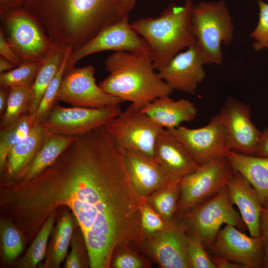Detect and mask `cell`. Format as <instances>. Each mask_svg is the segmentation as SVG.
<instances>
[{"instance_id": "obj_1", "label": "cell", "mask_w": 268, "mask_h": 268, "mask_svg": "<svg viewBox=\"0 0 268 268\" xmlns=\"http://www.w3.org/2000/svg\"><path fill=\"white\" fill-rule=\"evenodd\" d=\"M122 149L104 126L76 139L31 180L4 190L6 210L25 236L66 206L75 218L91 268H109L115 251L144 238L140 206Z\"/></svg>"}, {"instance_id": "obj_2", "label": "cell", "mask_w": 268, "mask_h": 268, "mask_svg": "<svg viewBox=\"0 0 268 268\" xmlns=\"http://www.w3.org/2000/svg\"><path fill=\"white\" fill-rule=\"evenodd\" d=\"M120 0H25L23 7L57 47L76 50L126 17Z\"/></svg>"}, {"instance_id": "obj_3", "label": "cell", "mask_w": 268, "mask_h": 268, "mask_svg": "<svg viewBox=\"0 0 268 268\" xmlns=\"http://www.w3.org/2000/svg\"><path fill=\"white\" fill-rule=\"evenodd\" d=\"M110 75L99 86L105 92L142 108L174 92L155 71L150 52H115L105 62Z\"/></svg>"}, {"instance_id": "obj_4", "label": "cell", "mask_w": 268, "mask_h": 268, "mask_svg": "<svg viewBox=\"0 0 268 268\" xmlns=\"http://www.w3.org/2000/svg\"><path fill=\"white\" fill-rule=\"evenodd\" d=\"M192 2L170 4L153 18H141L131 23L149 45L155 69L165 66L178 52L197 43L192 30Z\"/></svg>"}, {"instance_id": "obj_5", "label": "cell", "mask_w": 268, "mask_h": 268, "mask_svg": "<svg viewBox=\"0 0 268 268\" xmlns=\"http://www.w3.org/2000/svg\"><path fill=\"white\" fill-rule=\"evenodd\" d=\"M192 30L205 64L220 65L223 61L221 45H229L234 36L232 17L225 2L201 1L194 6Z\"/></svg>"}, {"instance_id": "obj_6", "label": "cell", "mask_w": 268, "mask_h": 268, "mask_svg": "<svg viewBox=\"0 0 268 268\" xmlns=\"http://www.w3.org/2000/svg\"><path fill=\"white\" fill-rule=\"evenodd\" d=\"M1 29L15 54L23 61L43 62L54 46L37 20L23 6L3 16Z\"/></svg>"}, {"instance_id": "obj_7", "label": "cell", "mask_w": 268, "mask_h": 268, "mask_svg": "<svg viewBox=\"0 0 268 268\" xmlns=\"http://www.w3.org/2000/svg\"><path fill=\"white\" fill-rule=\"evenodd\" d=\"M105 127L120 148L137 150L152 157L156 138L163 129L133 103Z\"/></svg>"}, {"instance_id": "obj_8", "label": "cell", "mask_w": 268, "mask_h": 268, "mask_svg": "<svg viewBox=\"0 0 268 268\" xmlns=\"http://www.w3.org/2000/svg\"><path fill=\"white\" fill-rule=\"evenodd\" d=\"M233 205L226 186L191 208L185 215L190 227L199 234L208 248L223 224L232 225L241 231L247 228Z\"/></svg>"}, {"instance_id": "obj_9", "label": "cell", "mask_w": 268, "mask_h": 268, "mask_svg": "<svg viewBox=\"0 0 268 268\" xmlns=\"http://www.w3.org/2000/svg\"><path fill=\"white\" fill-rule=\"evenodd\" d=\"M234 173L225 157L200 165L181 179L177 210L191 209L212 196L227 185Z\"/></svg>"}, {"instance_id": "obj_10", "label": "cell", "mask_w": 268, "mask_h": 268, "mask_svg": "<svg viewBox=\"0 0 268 268\" xmlns=\"http://www.w3.org/2000/svg\"><path fill=\"white\" fill-rule=\"evenodd\" d=\"M121 112L120 105L102 109L64 107L57 101L40 125L50 133L78 136L105 126Z\"/></svg>"}, {"instance_id": "obj_11", "label": "cell", "mask_w": 268, "mask_h": 268, "mask_svg": "<svg viewBox=\"0 0 268 268\" xmlns=\"http://www.w3.org/2000/svg\"><path fill=\"white\" fill-rule=\"evenodd\" d=\"M92 66L73 67L65 73L57 95V101L72 107L102 109L120 105L124 101L104 91L96 83Z\"/></svg>"}, {"instance_id": "obj_12", "label": "cell", "mask_w": 268, "mask_h": 268, "mask_svg": "<svg viewBox=\"0 0 268 268\" xmlns=\"http://www.w3.org/2000/svg\"><path fill=\"white\" fill-rule=\"evenodd\" d=\"M128 17L105 28L81 48L72 51L65 73L74 67L80 60L96 53L105 51L150 52L146 41L132 27Z\"/></svg>"}, {"instance_id": "obj_13", "label": "cell", "mask_w": 268, "mask_h": 268, "mask_svg": "<svg viewBox=\"0 0 268 268\" xmlns=\"http://www.w3.org/2000/svg\"><path fill=\"white\" fill-rule=\"evenodd\" d=\"M168 130L200 165L225 157L230 150L219 114L200 128L179 126Z\"/></svg>"}, {"instance_id": "obj_14", "label": "cell", "mask_w": 268, "mask_h": 268, "mask_svg": "<svg viewBox=\"0 0 268 268\" xmlns=\"http://www.w3.org/2000/svg\"><path fill=\"white\" fill-rule=\"evenodd\" d=\"M139 245L163 268H190L187 256V229L174 219L154 234L145 235Z\"/></svg>"}, {"instance_id": "obj_15", "label": "cell", "mask_w": 268, "mask_h": 268, "mask_svg": "<svg viewBox=\"0 0 268 268\" xmlns=\"http://www.w3.org/2000/svg\"><path fill=\"white\" fill-rule=\"evenodd\" d=\"M230 150L255 155L262 133L251 120L249 105L234 97H228L219 114Z\"/></svg>"}, {"instance_id": "obj_16", "label": "cell", "mask_w": 268, "mask_h": 268, "mask_svg": "<svg viewBox=\"0 0 268 268\" xmlns=\"http://www.w3.org/2000/svg\"><path fill=\"white\" fill-rule=\"evenodd\" d=\"M216 255L243 265L264 268V251L261 237L249 236L236 227L225 225L208 247Z\"/></svg>"}, {"instance_id": "obj_17", "label": "cell", "mask_w": 268, "mask_h": 268, "mask_svg": "<svg viewBox=\"0 0 268 268\" xmlns=\"http://www.w3.org/2000/svg\"><path fill=\"white\" fill-rule=\"evenodd\" d=\"M204 60L197 43L178 53L157 70L159 76L173 90L192 94L205 78Z\"/></svg>"}, {"instance_id": "obj_18", "label": "cell", "mask_w": 268, "mask_h": 268, "mask_svg": "<svg viewBox=\"0 0 268 268\" xmlns=\"http://www.w3.org/2000/svg\"><path fill=\"white\" fill-rule=\"evenodd\" d=\"M121 149L132 184L141 199L146 200L156 191L178 181L172 179L153 157L137 150Z\"/></svg>"}, {"instance_id": "obj_19", "label": "cell", "mask_w": 268, "mask_h": 268, "mask_svg": "<svg viewBox=\"0 0 268 268\" xmlns=\"http://www.w3.org/2000/svg\"><path fill=\"white\" fill-rule=\"evenodd\" d=\"M153 158L172 179L178 181L200 166L183 145L165 129L156 138Z\"/></svg>"}, {"instance_id": "obj_20", "label": "cell", "mask_w": 268, "mask_h": 268, "mask_svg": "<svg viewBox=\"0 0 268 268\" xmlns=\"http://www.w3.org/2000/svg\"><path fill=\"white\" fill-rule=\"evenodd\" d=\"M229 196L236 205L250 235L260 237V219L263 205L250 182L240 173H234L227 185Z\"/></svg>"}, {"instance_id": "obj_21", "label": "cell", "mask_w": 268, "mask_h": 268, "mask_svg": "<svg viewBox=\"0 0 268 268\" xmlns=\"http://www.w3.org/2000/svg\"><path fill=\"white\" fill-rule=\"evenodd\" d=\"M169 96L155 99L142 107L141 111L167 130L176 128L183 122L194 120L198 109L194 103L185 99L175 100Z\"/></svg>"}, {"instance_id": "obj_22", "label": "cell", "mask_w": 268, "mask_h": 268, "mask_svg": "<svg viewBox=\"0 0 268 268\" xmlns=\"http://www.w3.org/2000/svg\"><path fill=\"white\" fill-rule=\"evenodd\" d=\"M46 134L41 125L35 126L24 140L11 148L0 173L1 183L15 181L19 177L42 147Z\"/></svg>"}, {"instance_id": "obj_23", "label": "cell", "mask_w": 268, "mask_h": 268, "mask_svg": "<svg viewBox=\"0 0 268 268\" xmlns=\"http://www.w3.org/2000/svg\"><path fill=\"white\" fill-rule=\"evenodd\" d=\"M225 157L257 193L263 206L268 205V157L246 155L229 150Z\"/></svg>"}, {"instance_id": "obj_24", "label": "cell", "mask_w": 268, "mask_h": 268, "mask_svg": "<svg viewBox=\"0 0 268 268\" xmlns=\"http://www.w3.org/2000/svg\"><path fill=\"white\" fill-rule=\"evenodd\" d=\"M46 132L43 144L33 161L15 181L9 183H23L33 179L54 162L77 137Z\"/></svg>"}, {"instance_id": "obj_25", "label": "cell", "mask_w": 268, "mask_h": 268, "mask_svg": "<svg viewBox=\"0 0 268 268\" xmlns=\"http://www.w3.org/2000/svg\"><path fill=\"white\" fill-rule=\"evenodd\" d=\"M67 49L54 46L42 63L31 88L32 99L28 114L33 120L45 91L62 67Z\"/></svg>"}, {"instance_id": "obj_26", "label": "cell", "mask_w": 268, "mask_h": 268, "mask_svg": "<svg viewBox=\"0 0 268 268\" xmlns=\"http://www.w3.org/2000/svg\"><path fill=\"white\" fill-rule=\"evenodd\" d=\"M73 231L72 218L68 211L61 216L55 229L51 245L44 267L59 268L71 242Z\"/></svg>"}, {"instance_id": "obj_27", "label": "cell", "mask_w": 268, "mask_h": 268, "mask_svg": "<svg viewBox=\"0 0 268 268\" xmlns=\"http://www.w3.org/2000/svg\"><path fill=\"white\" fill-rule=\"evenodd\" d=\"M35 126L34 120L28 114L16 122L0 129V172L2 171L11 148L24 140Z\"/></svg>"}, {"instance_id": "obj_28", "label": "cell", "mask_w": 268, "mask_h": 268, "mask_svg": "<svg viewBox=\"0 0 268 268\" xmlns=\"http://www.w3.org/2000/svg\"><path fill=\"white\" fill-rule=\"evenodd\" d=\"M181 181H173L148 197L147 202L160 215L166 223L173 219L177 211Z\"/></svg>"}, {"instance_id": "obj_29", "label": "cell", "mask_w": 268, "mask_h": 268, "mask_svg": "<svg viewBox=\"0 0 268 268\" xmlns=\"http://www.w3.org/2000/svg\"><path fill=\"white\" fill-rule=\"evenodd\" d=\"M31 88L12 87L9 88L6 110L0 118V128L10 126L28 114L31 104Z\"/></svg>"}, {"instance_id": "obj_30", "label": "cell", "mask_w": 268, "mask_h": 268, "mask_svg": "<svg viewBox=\"0 0 268 268\" xmlns=\"http://www.w3.org/2000/svg\"><path fill=\"white\" fill-rule=\"evenodd\" d=\"M55 219L56 210L51 212L47 217L17 266L35 268L44 259L49 237L53 229Z\"/></svg>"}, {"instance_id": "obj_31", "label": "cell", "mask_w": 268, "mask_h": 268, "mask_svg": "<svg viewBox=\"0 0 268 268\" xmlns=\"http://www.w3.org/2000/svg\"><path fill=\"white\" fill-rule=\"evenodd\" d=\"M43 62H22L15 68L0 74V86L9 89L12 87L31 88Z\"/></svg>"}, {"instance_id": "obj_32", "label": "cell", "mask_w": 268, "mask_h": 268, "mask_svg": "<svg viewBox=\"0 0 268 268\" xmlns=\"http://www.w3.org/2000/svg\"><path fill=\"white\" fill-rule=\"evenodd\" d=\"M0 232L2 257L5 262H11L21 253L24 239L19 230L9 219L0 221Z\"/></svg>"}, {"instance_id": "obj_33", "label": "cell", "mask_w": 268, "mask_h": 268, "mask_svg": "<svg viewBox=\"0 0 268 268\" xmlns=\"http://www.w3.org/2000/svg\"><path fill=\"white\" fill-rule=\"evenodd\" d=\"M72 51L71 48H67L62 67L45 91L34 117L35 126L40 125L47 118L57 102V95L65 73L66 64Z\"/></svg>"}, {"instance_id": "obj_34", "label": "cell", "mask_w": 268, "mask_h": 268, "mask_svg": "<svg viewBox=\"0 0 268 268\" xmlns=\"http://www.w3.org/2000/svg\"><path fill=\"white\" fill-rule=\"evenodd\" d=\"M204 245L199 234L190 227L187 231V249L190 268H215Z\"/></svg>"}, {"instance_id": "obj_35", "label": "cell", "mask_w": 268, "mask_h": 268, "mask_svg": "<svg viewBox=\"0 0 268 268\" xmlns=\"http://www.w3.org/2000/svg\"><path fill=\"white\" fill-rule=\"evenodd\" d=\"M126 246H121L115 251L111 266L115 268H146L150 267V264L146 259Z\"/></svg>"}, {"instance_id": "obj_36", "label": "cell", "mask_w": 268, "mask_h": 268, "mask_svg": "<svg viewBox=\"0 0 268 268\" xmlns=\"http://www.w3.org/2000/svg\"><path fill=\"white\" fill-rule=\"evenodd\" d=\"M259 19L257 27L250 34L254 39L252 46L256 51L268 49V3L258 0Z\"/></svg>"}, {"instance_id": "obj_37", "label": "cell", "mask_w": 268, "mask_h": 268, "mask_svg": "<svg viewBox=\"0 0 268 268\" xmlns=\"http://www.w3.org/2000/svg\"><path fill=\"white\" fill-rule=\"evenodd\" d=\"M140 215L141 227L144 234L149 235L162 230L166 223L160 215L143 200L140 206Z\"/></svg>"}, {"instance_id": "obj_38", "label": "cell", "mask_w": 268, "mask_h": 268, "mask_svg": "<svg viewBox=\"0 0 268 268\" xmlns=\"http://www.w3.org/2000/svg\"><path fill=\"white\" fill-rule=\"evenodd\" d=\"M78 234L75 233L72 236L71 240V251L67 257L65 268H83V264L81 260L80 244Z\"/></svg>"}, {"instance_id": "obj_39", "label": "cell", "mask_w": 268, "mask_h": 268, "mask_svg": "<svg viewBox=\"0 0 268 268\" xmlns=\"http://www.w3.org/2000/svg\"><path fill=\"white\" fill-rule=\"evenodd\" d=\"M260 231L264 251V268H268V205L264 206L262 211Z\"/></svg>"}, {"instance_id": "obj_40", "label": "cell", "mask_w": 268, "mask_h": 268, "mask_svg": "<svg viewBox=\"0 0 268 268\" xmlns=\"http://www.w3.org/2000/svg\"><path fill=\"white\" fill-rule=\"evenodd\" d=\"M0 55L13 63L17 67L22 63V61L12 49L1 28L0 29Z\"/></svg>"}, {"instance_id": "obj_41", "label": "cell", "mask_w": 268, "mask_h": 268, "mask_svg": "<svg viewBox=\"0 0 268 268\" xmlns=\"http://www.w3.org/2000/svg\"><path fill=\"white\" fill-rule=\"evenodd\" d=\"M215 268H245L241 264L232 261L218 255L210 256Z\"/></svg>"}, {"instance_id": "obj_42", "label": "cell", "mask_w": 268, "mask_h": 268, "mask_svg": "<svg viewBox=\"0 0 268 268\" xmlns=\"http://www.w3.org/2000/svg\"><path fill=\"white\" fill-rule=\"evenodd\" d=\"M25 0H0V17L15 8L22 7Z\"/></svg>"}, {"instance_id": "obj_43", "label": "cell", "mask_w": 268, "mask_h": 268, "mask_svg": "<svg viewBox=\"0 0 268 268\" xmlns=\"http://www.w3.org/2000/svg\"><path fill=\"white\" fill-rule=\"evenodd\" d=\"M256 156L268 157V126L262 133Z\"/></svg>"}, {"instance_id": "obj_44", "label": "cell", "mask_w": 268, "mask_h": 268, "mask_svg": "<svg viewBox=\"0 0 268 268\" xmlns=\"http://www.w3.org/2000/svg\"><path fill=\"white\" fill-rule=\"evenodd\" d=\"M9 89L1 88L0 89V115H3L7 106Z\"/></svg>"}, {"instance_id": "obj_45", "label": "cell", "mask_w": 268, "mask_h": 268, "mask_svg": "<svg viewBox=\"0 0 268 268\" xmlns=\"http://www.w3.org/2000/svg\"><path fill=\"white\" fill-rule=\"evenodd\" d=\"M137 0H120V8L125 15H129L134 7Z\"/></svg>"}, {"instance_id": "obj_46", "label": "cell", "mask_w": 268, "mask_h": 268, "mask_svg": "<svg viewBox=\"0 0 268 268\" xmlns=\"http://www.w3.org/2000/svg\"><path fill=\"white\" fill-rule=\"evenodd\" d=\"M17 66L2 56H0V73L9 71Z\"/></svg>"}, {"instance_id": "obj_47", "label": "cell", "mask_w": 268, "mask_h": 268, "mask_svg": "<svg viewBox=\"0 0 268 268\" xmlns=\"http://www.w3.org/2000/svg\"><path fill=\"white\" fill-rule=\"evenodd\" d=\"M186 2H192V0H186Z\"/></svg>"}]
</instances>
